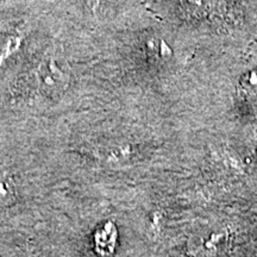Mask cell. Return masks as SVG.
Here are the masks:
<instances>
[{
    "label": "cell",
    "instance_id": "4",
    "mask_svg": "<svg viewBox=\"0 0 257 257\" xmlns=\"http://www.w3.org/2000/svg\"><path fill=\"white\" fill-rule=\"evenodd\" d=\"M21 42H22L21 36H15L10 38L8 43H6V46L4 47V49H3L2 55H0V66H2L3 62H4L9 56H11L12 54L18 49L19 46H21Z\"/></svg>",
    "mask_w": 257,
    "mask_h": 257
},
{
    "label": "cell",
    "instance_id": "2",
    "mask_svg": "<svg viewBox=\"0 0 257 257\" xmlns=\"http://www.w3.org/2000/svg\"><path fill=\"white\" fill-rule=\"evenodd\" d=\"M15 199L14 181L8 175H0V211L8 207Z\"/></svg>",
    "mask_w": 257,
    "mask_h": 257
},
{
    "label": "cell",
    "instance_id": "3",
    "mask_svg": "<svg viewBox=\"0 0 257 257\" xmlns=\"http://www.w3.org/2000/svg\"><path fill=\"white\" fill-rule=\"evenodd\" d=\"M240 87L250 98L257 99V68L249 70L242 78Z\"/></svg>",
    "mask_w": 257,
    "mask_h": 257
},
{
    "label": "cell",
    "instance_id": "1",
    "mask_svg": "<svg viewBox=\"0 0 257 257\" xmlns=\"http://www.w3.org/2000/svg\"><path fill=\"white\" fill-rule=\"evenodd\" d=\"M35 79L41 94L47 98H56L68 87L69 73L66 63H63L60 57L51 54L38 63Z\"/></svg>",
    "mask_w": 257,
    "mask_h": 257
},
{
    "label": "cell",
    "instance_id": "5",
    "mask_svg": "<svg viewBox=\"0 0 257 257\" xmlns=\"http://www.w3.org/2000/svg\"><path fill=\"white\" fill-rule=\"evenodd\" d=\"M100 2H101V0H86V3H87L89 6H92V8H95V6H98L99 3H100Z\"/></svg>",
    "mask_w": 257,
    "mask_h": 257
}]
</instances>
